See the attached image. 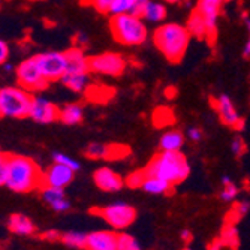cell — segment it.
<instances>
[{
	"mask_svg": "<svg viewBox=\"0 0 250 250\" xmlns=\"http://www.w3.org/2000/svg\"><path fill=\"white\" fill-rule=\"evenodd\" d=\"M43 171L33 159L21 154H8L6 188L15 193H29L42 188Z\"/></svg>",
	"mask_w": 250,
	"mask_h": 250,
	"instance_id": "6da1fadb",
	"label": "cell"
},
{
	"mask_svg": "<svg viewBox=\"0 0 250 250\" xmlns=\"http://www.w3.org/2000/svg\"><path fill=\"white\" fill-rule=\"evenodd\" d=\"M143 172L146 178L156 177L175 186L189 177L190 165L181 151H161L143 168Z\"/></svg>",
	"mask_w": 250,
	"mask_h": 250,
	"instance_id": "7a4b0ae2",
	"label": "cell"
},
{
	"mask_svg": "<svg viewBox=\"0 0 250 250\" xmlns=\"http://www.w3.org/2000/svg\"><path fill=\"white\" fill-rule=\"evenodd\" d=\"M189 42L190 35L188 29L181 24H177V22L159 26L153 33L154 47L171 63H178L185 57Z\"/></svg>",
	"mask_w": 250,
	"mask_h": 250,
	"instance_id": "3957f363",
	"label": "cell"
},
{
	"mask_svg": "<svg viewBox=\"0 0 250 250\" xmlns=\"http://www.w3.org/2000/svg\"><path fill=\"white\" fill-rule=\"evenodd\" d=\"M109 30L114 39L126 47H138L148 38V29L143 18L132 14L112 15L109 20Z\"/></svg>",
	"mask_w": 250,
	"mask_h": 250,
	"instance_id": "277c9868",
	"label": "cell"
},
{
	"mask_svg": "<svg viewBox=\"0 0 250 250\" xmlns=\"http://www.w3.org/2000/svg\"><path fill=\"white\" fill-rule=\"evenodd\" d=\"M33 93L27 92L20 85L0 88V111L2 117L26 119L30 114L33 102Z\"/></svg>",
	"mask_w": 250,
	"mask_h": 250,
	"instance_id": "5b68a950",
	"label": "cell"
},
{
	"mask_svg": "<svg viewBox=\"0 0 250 250\" xmlns=\"http://www.w3.org/2000/svg\"><path fill=\"white\" fill-rule=\"evenodd\" d=\"M15 78L20 87H22L33 95L43 92V90H47L50 85V81L39 71L35 57H29L26 60H22L15 67Z\"/></svg>",
	"mask_w": 250,
	"mask_h": 250,
	"instance_id": "8992f818",
	"label": "cell"
},
{
	"mask_svg": "<svg viewBox=\"0 0 250 250\" xmlns=\"http://www.w3.org/2000/svg\"><path fill=\"white\" fill-rule=\"evenodd\" d=\"M93 214L102 217L108 225L119 231H123L135 222L136 210L126 202H114L106 207H96L90 210Z\"/></svg>",
	"mask_w": 250,
	"mask_h": 250,
	"instance_id": "52a82bcc",
	"label": "cell"
},
{
	"mask_svg": "<svg viewBox=\"0 0 250 250\" xmlns=\"http://www.w3.org/2000/svg\"><path fill=\"white\" fill-rule=\"evenodd\" d=\"M127 62L120 53H102L98 56L88 57V69L99 75L119 77L126 71Z\"/></svg>",
	"mask_w": 250,
	"mask_h": 250,
	"instance_id": "ba28073f",
	"label": "cell"
},
{
	"mask_svg": "<svg viewBox=\"0 0 250 250\" xmlns=\"http://www.w3.org/2000/svg\"><path fill=\"white\" fill-rule=\"evenodd\" d=\"M36 60V64L42 75L47 78L50 83L59 81L63 78V75L67 71V57L66 51H47L33 56Z\"/></svg>",
	"mask_w": 250,
	"mask_h": 250,
	"instance_id": "9c48e42d",
	"label": "cell"
},
{
	"mask_svg": "<svg viewBox=\"0 0 250 250\" xmlns=\"http://www.w3.org/2000/svg\"><path fill=\"white\" fill-rule=\"evenodd\" d=\"M211 104L216 108L217 114L225 126H228L234 130H243L244 119L238 114V111L229 96L220 95L216 99H211Z\"/></svg>",
	"mask_w": 250,
	"mask_h": 250,
	"instance_id": "30bf717a",
	"label": "cell"
},
{
	"mask_svg": "<svg viewBox=\"0 0 250 250\" xmlns=\"http://www.w3.org/2000/svg\"><path fill=\"white\" fill-rule=\"evenodd\" d=\"M225 0H198L196 9L202 14L207 26V41L213 45L217 39V21Z\"/></svg>",
	"mask_w": 250,
	"mask_h": 250,
	"instance_id": "8fae6325",
	"label": "cell"
},
{
	"mask_svg": "<svg viewBox=\"0 0 250 250\" xmlns=\"http://www.w3.org/2000/svg\"><path fill=\"white\" fill-rule=\"evenodd\" d=\"M59 106L48 101L47 98L42 96H33L32 108H30V114L29 117L41 125H48L56 120H59Z\"/></svg>",
	"mask_w": 250,
	"mask_h": 250,
	"instance_id": "7c38bea8",
	"label": "cell"
},
{
	"mask_svg": "<svg viewBox=\"0 0 250 250\" xmlns=\"http://www.w3.org/2000/svg\"><path fill=\"white\" fill-rule=\"evenodd\" d=\"M129 148L123 144H104V143H90L85 148V156L88 159H108V161H116L129 154Z\"/></svg>",
	"mask_w": 250,
	"mask_h": 250,
	"instance_id": "4fadbf2b",
	"label": "cell"
},
{
	"mask_svg": "<svg viewBox=\"0 0 250 250\" xmlns=\"http://www.w3.org/2000/svg\"><path fill=\"white\" fill-rule=\"evenodd\" d=\"M75 177V171L67 168L62 164L54 162L50 168L43 171L42 175V186H51V188H59L64 189L72 183Z\"/></svg>",
	"mask_w": 250,
	"mask_h": 250,
	"instance_id": "5bb4252c",
	"label": "cell"
},
{
	"mask_svg": "<svg viewBox=\"0 0 250 250\" xmlns=\"http://www.w3.org/2000/svg\"><path fill=\"white\" fill-rule=\"evenodd\" d=\"M93 181L98 189H101L102 192H109V193L119 192L125 186L123 177L106 167H101L93 172Z\"/></svg>",
	"mask_w": 250,
	"mask_h": 250,
	"instance_id": "9a60e30c",
	"label": "cell"
},
{
	"mask_svg": "<svg viewBox=\"0 0 250 250\" xmlns=\"http://www.w3.org/2000/svg\"><path fill=\"white\" fill-rule=\"evenodd\" d=\"M117 237L114 231L90 232L85 238V250H117Z\"/></svg>",
	"mask_w": 250,
	"mask_h": 250,
	"instance_id": "2e32d148",
	"label": "cell"
},
{
	"mask_svg": "<svg viewBox=\"0 0 250 250\" xmlns=\"http://www.w3.org/2000/svg\"><path fill=\"white\" fill-rule=\"evenodd\" d=\"M8 229L15 235L29 237L36 232V226L27 216L15 213L8 219Z\"/></svg>",
	"mask_w": 250,
	"mask_h": 250,
	"instance_id": "e0dca14e",
	"label": "cell"
},
{
	"mask_svg": "<svg viewBox=\"0 0 250 250\" xmlns=\"http://www.w3.org/2000/svg\"><path fill=\"white\" fill-rule=\"evenodd\" d=\"M90 72H66L60 80L67 88L75 93H84L90 87Z\"/></svg>",
	"mask_w": 250,
	"mask_h": 250,
	"instance_id": "ac0fdd59",
	"label": "cell"
},
{
	"mask_svg": "<svg viewBox=\"0 0 250 250\" xmlns=\"http://www.w3.org/2000/svg\"><path fill=\"white\" fill-rule=\"evenodd\" d=\"M67 57V71L66 72H90L88 57L80 48H71L66 51Z\"/></svg>",
	"mask_w": 250,
	"mask_h": 250,
	"instance_id": "d6986e66",
	"label": "cell"
},
{
	"mask_svg": "<svg viewBox=\"0 0 250 250\" xmlns=\"http://www.w3.org/2000/svg\"><path fill=\"white\" fill-rule=\"evenodd\" d=\"M189 32L190 36L198 38V39H207V26H206V20H204L202 14L195 9L193 12H190L188 22L185 26Z\"/></svg>",
	"mask_w": 250,
	"mask_h": 250,
	"instance_id": "ffe728a7",
	"label": "cell"
},
{
	"mask_svg": "<svg viewBox=\"0 0 250 250\" xmlns=\"http://www.w3.org/2000/svg\"><path fill=\"white\" fill-rule=\"evenodd\" d=\"M141 190L148 195H169L174 190V185L156 177H147L141 186Z\"/></svg>",
	"mask_w": 250,
	"mask_h": 250,
	"instance_id": "44dd1931",
	"label": "cell"
},
{
	"mask_svg": "<svg viewBox=\"0 0 250 250\" xmlns=\"http://www.w3.org/2000/svg\"><path fill=\"white\" fill-rule=\"evenodd\" d=\"M83 117H84V109L80 104L64 105L63 108H60V112H59V120L69 126L81 123Z\"/></svg>",
	"mask_w": 250,
	"mask_h": 250,
	"instance_id": "7402d4cb",
	"label": "cell"
},
{
	"mask_svg": "<svg viewBox=\"0 0 250 250\" xmlns=\"http://www.w3.org/2000/svg\"><path fill=\"white\" fill-rule=\"evenodd\" d=\"M185 144V136L180 130H168L161 136V146L162 151H180L181 147Z\"/></svg>",
	"mask_w": 250,
	"mask_h": 250,
	"instance_id": "603a6c76",
	"label": "cell"
},
{
	"mask_svg": "<svg viewBox=\"0 0 250 250\" xmlns=\"http://www.w3.org/2000/svg\"><path fill=\"white\" fill-rule=\"evenodd\" d=\"M219 240H220L223 247H229L232 250H237L240 247V234H238V229H237V225L225 223Z\"/></svg>",
	"mask_w": 250,
	"mask_h": 250,
	"instance_id": "cb8c5ba5",
	"label": "cell"
},
{
	"mask_svg": "<svg viewBox=\"0 0 250 250\" xmlns=\"http://www.w3.org/2000/svg\"><path fill=\"white\" fill-rule=\"evenodd\" d=\"M165 17H167V8L162 3L150 2L147 5V8L144 9L141 18H144L148 22H161L165 20Z\"/></svg>",
	"mask_w": 250,
	"mask_h": 250,
	"instance_id": "d4e9b609",
	"label": "cell"
},
{
	"mask_svg": "<svg viewBox=\"0 0 250 250\" xmlns=\"http://www.w3.org/2000/svg\"><path fill=\"white\" fill-rule=\"evenodd\" d=\"M250 211V202L249 201H240V202H235V206L232 207V210L226 214V223H232V225H237L247 213Z\"/></svg>",
	"mask_w": 250,
	"mask_h": 250,
	"instance_id": "484cf974",
	"label": "cell"
},
{
	"mask_svg": "<svg viewBox=\"0 0 250 250\" xmlns=\"http://www.w3.org/2000/svg\"><path fill=\"white\" fill-rule=\"evenodd\" d=\"M85 238H87V234L77 232V231H69V232L62 234L60 241L64 246L72 247V249H85Z\"/></svg>",
	"mask_w": 250,
	"mask_h": 250,
	"instance_id": "4316f807",
	"label": "cell"
},
{
	"mask_svg": "<svg viewBox=\"0 0 250 250\" xmlns=\"http://www.w3.org/2000/svg\"><path fill=\"white\" fill-rule=\"evenodd\" d=\"M41 192V198L45 204H48L51 207L53 204H56L57 201L66 198V193H64V189H59V188H51V186H42L39 189Z\"/></svg>",
	"mask_w": 250,
	"mask_h": 250,
	"instance_id": "83f0119b",
	"label": "cell"
},
{
	"mask_svg": "<svg viewBox=\"0 0 250 250\" xmlns=\"http://www.w3.org/2000/svg\"><path fill=\"white\" fill-rule=\"evenodd\" d=\"M117 250H141V246L133 235L120 232L117 237Z\"/></svg>",
	"mask_w": 250,
	"mask_h": 250,
	"instance_id": "f1b7e54d",
	"label": "cell"
},
{
	"mask_svg": "<svg viewBox=\"0 0 250 250\" xmlns=\"http://www.w3.org/2000/svg\"><path fill=\"white\" fill-rule=\"evenodd\" d=\"M153 122L156 123V126H159V127H164V126H167V125H171L172 122H174V114H172V111L169 109V108H164V106H161L159 108L154 114H153Z\"/></svg>",
	"mask_w": 250,
	"mask_h": 250,
	"instance_id": "f546056e",
	"label": "cell"
},
{
	"mask_svg": "<svg viewBox=\"0 0 250 250\" xmlns=\"http://www.w3.org/2000/svg\"><path fill=\"white\" fill-rule=\"evenodd\" d=\"M222 192H220V199L223 202H232L235 201V198L238 196V186L234 183V181H226V183H222Z\"/></svg>",
	"mask_w": 250,
	"mask_h": 250,
	"instance_id": "4dcf8cb0",
	"label": "cell"
},
{
	"mask_svg": "<svg viewBox=\"0 0 250 250\" xmlns=\"http://www.w3.org/2000/svg\"><path fill=\"white\" fill-rule=\"evenodd\" d=\"M136 0H114L112 8L109 11L111 15H119V14H129L133 8Z\"/></svg>",
	"mask_w": 250,
	"mask_h": 250,
	"instance_id": "1f68e13d",
	"label": "cell"
},
{
	"mask_svg": "<svg viewBox=\"0 0 250 250\" xmlns=\"http://www.w3.org/2000/svg\"><path fill=\"white\" fill-rule=\"evenodd\" d=\"M81 3L95 8L101 14H109V11L112 8V3H114V0H81Z\"/></svg>",
	"mask_w": 250,
	"mask_h": 250,
	"instance_id": "d6a6232c",
	"label": "cell"
},
{
	"mask_svg": "<svg viewBox=\"0 0 250 250\" xmlns=\"http://www.w3.org/2000/svg\"><path fill=\"white\" fill-rule=\"evenodd\" d=\"M144 180H146V175H144L143 169H138V171H133L132 174H129L125 178V185L130 189H141Z\"/></svg>",
	"mask_w": 250,
	"mask_h": 250,
	"instance_id": "836d02e7",
	"label": "cell"
},
{
	"mask_svg": "<svg viewBox=\"0 0 250 250\" xmlns=\"http://www.w3.org/2000/svg\"><path fill=\"white\" fill-rule=\"evenodd\" d=\"M53 159H54V162L62 164V165H64V167H67V168H71V169H74L75 172L81 168V165H80V162L77 161V159H74V157H71V156H67V154H64V153H54V154H53Z\"/></svg>",
	"mask_w": 250,
	"mask_h": 250,
	"instance_id": "e575fe53",
	"label": "cell"
},
{
	"mask_svg": "<svg viewBox=\"0 0 250 250\" xmlns=\"http://www.w3.org/2000/svg\"><path fill=\"white\" fill-rule=\"evenodd\" d=\"M8 180V154L0 153V186H5Z\"/></svg>",
	"mask_w": 250,
	"mask_h": 250,
	"instance_id": "d590c367",
	"label": "cell"
},
{
	"mask_svg": "<svg viewBox=\"0 0 250 250\" xmlns=\"http://www.w3.org/2000/svg\"><path fill=\"white\" fill-rule=\"evenodd\" d=\"M246 143L244 140L241 138V136H235V138L232 140V144H231V151L234 153L235 157H241L244 153H246Z\"/></svg>",
	"mask_w": 250,
	"mask_h": 250,
	"instance_id": "8d00e7d4",
	"label": "cell"
},
{
	"mask_svg": "<svg viewBox=\"0 0 250 250\" xmlns=\"http://www.w3.org/2000/svg\"><path fill=\"white\" fill-rule=\"evenodd\" d=\"M51 208L56 211V213H66L71 210V201L67 198H63L60 201H57L56 204H53Z\"/></svg>",
	"mask_w": 250,
	"mask_h": 250,
	"instance_id": "74e56055",
	"label": "cell"
},
{
	"mask_svg": "<svg viewBox=\"0 0 250 250\" xmlns=\"http://www.w3.org/2000/svg\"><path fill=\"white\" fill-rule=\"evenodd\" d=\"M150 2H151V0H136L135 5H133V8H132V11H130L129 14L136 15V17H143V12H144V9L147 8V5H148Z\"/></svg>",
	"mask_w": 250,
	"mask_h": 250,
	"instance_id": "f35d334b",
	"label": "cell"
},
{
	"mask_svg": "<svg viewBox=\"0 0 250 250\" xmlns=\"http://www.w3.org/2000/svg\"><path fill=\"white\" fill-rule=\"evenodd\" d=\"M243 20L246 22V26H247V32H249V38L244 43V48H243V57L249 59L250 57V17L247 14H243Z\"/></svg>",
	"mask_w": 250,
	"mask_h": 250,
	"instance_id": "ab89813d",
	"label": "cell"
},
{
	"mask_svg": "<svg viewBox=\"0 0 250 250\" xmlns=\"http://www.w3.org/2000/svg\"><path fill=\"white\" fill-rule=\"evenodd\" d=\"M9 59V45L3 39H0V66H3Z\"/></svg>",
	"mask_w": 250,
	"mask_h": 250,
	"instance_id": "60d3db41",
	"label": "cell"
},
{
	"mask_svg": "<svg viewBox=\"0 0 250 250\" xmlns=\"http://www.w3.org/2000/svg\"><path fill=\"white\" fill-rule=\"evenodd\" d=\"M87 45H88V36L85 33H77L75 38H74V47L80 48V50H84Z\"/></svg>",
	"mask_w": 250,
	"mask_h": 250,
	"instance_id": "b9f144b4",
	"label": "cell"
},
{
	"mask_svg": "<svg viewBox=\"0 0 250 250\" xmlns=\"http://www.w3.org/2000/svg\"><path fill=\"white\" fill-rule=\"evenodd\" d=\"M60 237H62V234L56 229H50V231H45L41 234V238L47 240V241H60Z\"/></svg>",
	"mask_w": 250,
	"mask_h": 250,
	"instance_id": "7bdbcfd3",
	"label": "cell"
},
{
	"mask_svg": "<svg viewBox=\"0 0 250 250\" xmlns=\"http://www.w3.org/2000/svg\"><path fill=\"white\" fill-rule=\"evenodd\" d=\"M188 135H189V138H190L193 143H198V141L202 140V130L198 129V127H190V129L188 130Z\"/></svg>",
	"mask_w": 250,
	"mask_h": 250,
	"instance_id": "ee69618b",
	"label": "cell"
},
{
	"mask_svg": "<svg viewBox=\"0 0 250 250\" xmlns=\"http://www.w3.org/2000/svg\"><path fill=\"white\" fill-rule=\"evenodd\" d=\"M180 238L183 240L185 243H190L193 240V234L190 232V229H183L180 232Z\"/></svg>",
	"mask_w": 250,
	"mask_h": 250,
	"instance_id": "f6af8a7d",
	"label": "cell"
},
{
	"mask_svg": "<svg viewBox=\"0 0 250 250\" xmlns=\"http://www.w3.org/2000/svg\"><path fill=\"white\" fill-rule=\"evenodd\" d=\"M222 243H220V240L217 238V240H213L211 243H210V246H208V250H222Z\"/></svg>",
	"mask_w": 250,
	"mask_h": 250,
	"instance_id": "bcb514c9",
	"label": "cell"
},
{
	"mask_svg": "<svg viewBox=\"0 0 250 250\" xmlns=\"http://www.w3.org/2000/svg\"><path fill=\"white\" fill-rule=\"evenodd\" d=\"M167 3H171V5H174V3H181L183 0H165Z\"/></svg>",
	"mask_w": 250,
	"mask_h": 250,
	"instance_id": "7dc6e473",
	"label": "cell"
},
{
	"mask_svg": "<svg viewBox=\"0 0 250 250\" xmlns=\"http://www.w3.org/2000/svg\"><path fill=\"white\" fill-rule=\"evenodd\" d=\"M183 250H192V249H190V247H185Z\"/></svg>",
	"mask_w": 250,
	"mask_h": 250,
	"instance_id": "c3c4849f",
	"label": "cell"
},
{
	"mask_svg": "<svg viewBox=\"0 0 250 250\" xmlns=\"http://www.w3.org/2000/svg\"><path fill=\"white\" fill-rule=\"evenodd\" d=\"M0 117H2V111H0Z\"/></svg>",
	"mask_w": 250,
	"mask_h": 250,
	"instance_id": "681fc988",
	"label": "cell"
}]
</instances>
